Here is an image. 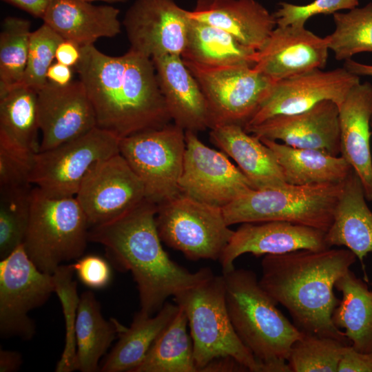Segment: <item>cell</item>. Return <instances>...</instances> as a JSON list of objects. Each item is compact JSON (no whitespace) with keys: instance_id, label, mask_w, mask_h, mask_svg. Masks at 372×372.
I'll list each match as a JSON object with an SVG mask.
<instances>
[{"instance_id":"ab89813d","label":"cell","mask_w":372,"mask_h":372,"mask_svg":"<svg viewBox=\"0 0 372 372\" xmlns=\"http://www.w3.org/2000/svg\"><path fill=\"white\" fill-rule=\"evenodd\" d=\"M36 154L0 140V189L33 185L30 179Z\"/></svg>"},{"instance_id":"8d00e7d4","label":"cell","mask_w":372,"mask_h":372,"mask_svg":"<svg viewBox=\"0 0 372 372\" xmlns=\"http://www.w3.org/2000/svg\"><path fill=\"white\" fill-rule=\"evenodd\" d=\"M336 339L303 332L292 346L287 364L291 372H337L344 347Z\"/></svg>"},{"instance_id":"9a60e30c","label":"cell","mask_w":372,"mask_h":372,"mask_svg":"<svg viewBox=\"0 0 372 372\" xmlns=\"http://www.w3.org/2000/svg\"><path fill=\"white\" fill-rule=\"evenodd\" d=\"M360 76L344 67L332 70L313 69L278 81L244 128L258 125L277 115L306 111L324 101L339 106Z\"/></svg>"},{"instance_id":"7dc6e473","label":"cell","mask_w":372,"mask_h":372,"mask_svg":"<svg viewBox=\"0 0 372 372\" xmlns=\"http://www.w3.org/2000/svg\"><path fill=\"white\" fill-rule=\"evenodd\" d=\"M202 372L216 371H248V370L232 358H221L212 360L201 370Z\"/></svg>"},{"instance_id":"f546056e","label":"cell","mask_w":372,"mask_h":372,"mask_svg":"<svg viewBox=\"0 0 372 372\" xmlns=\"http://www.w3.org/2000/svg\"><path fill=\"white\" fill-rule=\"evenodd\" d=\"M335 288L342 294L334 309L332 321L358 351L372 353V291L349 270Z\"/></svg>"},{"instance_id":"7402d4cb","label":"cell","mask_w":372,"mask_h":372,"mask_svg":"<svg viewBox=\"0 0 372 372\" xmlns=\"http://www.w3.org/2000/svg\"><path fill=\"white\" fill-rule=\"evenodd\" d=\"M338 110L341 156L360 178L366 200H372V84L366 81L354 85Z\"/></svg>"},{"instance_id":"5b68a950","label":"cell","mask_w":372,"mask_h":372,"mask_svg":"<svg viewBox=\"0 0 372 372\" xmlns=\"http://www.w3.org/2000/svg\"><path fill=\"white\" fill-rule=\"evenodd\" d=\"M185 311L198 371L215 359L232 358L248 371L264 372L261 364L242 342L230 320L223 276H213L174 296Z\"/></svg>"},{"instance_id":"4fadbf2b","label":"cell","mask_w":372,"mask_h":372,"mask_svg":"<svg viewBox=\"0 0 372 372\" xmlns=\"http://www.w3.org/2000/svg\"><path fill=\"white\" fill-rule=\"evenodd\" d=\"M185 143L181 194L223 208L254 189L227 154L207 146L196 132L185 131Z\"/></svg>"},{"instance_id":"ac0fdd59","label":"cell","mask_w":372,"mask_h":372,"mask_svg":"<svg viewBox=\"0 0 372 372\" xmlns=\"http://www.w3.org/2000/svg\"><path fill=\"white\" fill-rule=\"evenodd\" d=\"M322 230L285 221L242 223L218 260L225 273L234 269V261L245 254L260 256L331 248Z\"/></svg>"},{"instance_id":"ee69618b","label":"cell","mask_w":372,"mask_h":372,"mask_svg":"<svg viewBox=\"0 0 372 372\" xmlns=\"http://www.w3.org/2000/svg\"><path fill=\"white\" fill-rule=\"evenodd\" d=\"M81 58V48L76 43L63 40L58 45L55 59L70 67H75Z\"/></svg>"},{"instance_id":"8992f818","label":"cell","mask_w":372,"mask_h":372,"mask_svg":"<svg viewBox=\"0 0 372 372\" xmlns=\"http://www.w3.org/2000/svg\"><path fill=\"white\" fill-rule=\"evenodd\" d=\"M343 183L309 185H285L252 189L225 207L227 225L285 221L327 232L331 227Z\"/></svg>"},{"instance_id":"4dcf8cb0","label":"cell","mask_w":372,"mask_h":372,"mask_svg":"<svg viewBox=\"0 0 372 372\" xmlns=\"http://www.w3.org/2000/svg\"><path fill=\"white\" fill-rule=\"evenodd\" d=\"M184 61L219 67L245 65L254 67L256 52L240 43L227 32L191 18Z\"/></svg>"},{"instance_id":"836d02e7","label":"cell","mask_w":372,"mask_h":372,"mask_svg":"<svg viewBox=\"0 0 372 372\" xmlns=\"http://www.w3.org/2000/svg\"><path fill=\"white\" fill-rule=\"evenodd\" d=\"M31 22L24 18L7 17L0 31V96L21 85L32 33Z\"/></svg>"},{"instance_id":"7a4b0ae2","label":"cell","mask_w":372,"mask_h":372,"mask_svg":"<svg viewBox=\"0 0 372 372\" xmlns=\"http://www.w3.org/2000/svg\"><path fill=\"white\" fill-rule=\"evenodd\" d=\"M157 205L145 199L122 216L92 227L89 241L102 245L114 266L131 271L137 284L141 310L153 316L167 298L214 276L207 267L196 272L173 261L164 250L156 225Z\"/></svg>"},{"instance_id":"44dd1931","label":"cell","mask_w":372,"mask_h":372,"mask_svg":"<svg viewBox=\"0 0 372 372\" xmlns=\"http://www.w3.org/2000/svg\"><path fill=\"white\" fill-rule=\"evenodd\" d=\"M161 92L174 123L185 131L210 129V115L205 95L196 78L178 54L152 59Z\"/></svg>"},{"instance_id":"ffe728a7","label":"cell","mask_w":372,"mask_h":372,"mask_svg":"<svg viewBox=\"0 0 372 372\" xmlns=\"http://www.w3.org/2000/svg\"><path fill=\"white\" fill-rule=\"evenodd\" d=\"M329 48L304 25L276 26L256 52L254 69L276 82L327 64Z\"/></svg>"},{"instance_id":"d6986e66","label":"cell","mask_w":372,"mask_h":372,"mask_svg":"<svg viewBox=\"0 0 372 372\" xmlns=\"http://www.w3.org/2000/svg\"><path fill=\"white\" fill-rule=\"evenodd\" d=\"M245 130L259 138L281 141L298 148L321 150L334 156L340 154L339 110L331 101L293 114L277 115Z\"/></svg>"},{"instance_id":"4316f807","label":"cell","mask_w":372,"mask_h":372,"mask_svg":"<svg viewBox=\"0 0 372 372\" xmlns=\"http://www.w3.org/2000/svg\"><path fill=\"white\" fill-rule=\"evenodd\" d=\"M274 153L287 183L302 186L340 183L352 167L342 156L309 148H298L260 138Z\"/></svg>"},{"instance_id":"f907efd6","label":"cell","mask_w":372,"mask_h":372,"mask_svg":"<svg viewBox=\"0 0 372 372\" xmlns=\"http://www.w3.org/2000/svg\"><path fill=\"white\" fill-rule=\"evenodd\" d=\"M85 1H90V2L103 1V2L110 3H124L127 1V0H85Z\"/></svg>"},{"instance_id":"e0dca14e","label":"cell","mask_w":372,"mask_h":372,"mask_svg":"<svg viewBox=\"0 0 372 372\" xmlns=\"http://www.w3.org/2000/svg\"><path fill=\"white\" fill-rule=\"evenodd\" d=\"M37 107L39 152L77 138L96 127L93 106L79 80L66 85L48 81L37 91Z\"/></svg>"},{"instance_id":"52a82bcc","label":"cell","mask_w":372,"mask_h":372,"mask_svg":"<svg viewBox=\"0 0 372 372\" xmlns=\"http://www.w3.org/2000/svg\"><path fill=\"white\" fill-rule=\"evenodd\" d=\"M89 229L75 196L52 198L33 187L23 245L40 270L52 274L63 262L81 258L89 241Z\"/></svg>"},{"instance_id":"8fae6325","label":"cell","mask_w":372,"mask_h":372,"mask_svg":"<svg viewBox=\"0 0 372 372\" xmlns=\"http://www.w3.org/2000/svg\"><path fill=\"white\" fill-rule=\"evenodd\" d=\"M120 139L96 127L35 156L31 183L52 198L74 197L91 169L119 151Z\"/></svg>"},{"instance_id":"f35d334b","label":"cell","mask_w":372,"mask_h":372,"mask_svg":"<svg viewBox=\"0 0 372 372\" xmlns=\"http://www.w3.org/2000/svg\"><path fill=\"white\" fill-rule=\"evenodd\" d=\"M64 40L49 25L43 23L32 31L28 61L21 85L37 92L47 82V72L55 59L56 50Z\"/></svg>"},{"instance_id":"e575fe53","label":"cell","mask_w":372,"mask_h":372,"mask_svg":"<svg viewBox=\"0 0 372 372\" xmlns=\"http://www.w3.org/2000/svg\"><path fill=\"white\" fill-rule=\"evenodd\" d=\"M334 31L325 37L329 50L338 61L358 53L372 52V3L345 13L333 14Z\"/></svg>"},{"instance_id":"7c38bea8","label":"cell","mask_w":372,"mask_h":372,"mask_svg":"<svg viewBox=\"0 0 372 372\" xmlns=\"http://www.w3.org/2000/svg\"><path fill=\"white\" fill-rule=\"evenodd\" d=\"M55 285L52 274L40 270L23 244L0 261V335L30 340L36 326L28 316L43 305Z\"/></svg>"},{"instance_id":"5bb4252c","label":"cell","mask_w":372,"mask_h":372,"mask_svg":"<svg viewBox=\"0 0 372 372\" xmlns=\"http://www.w3.org/2000/svg\"><path fill=\"white\" fill-rule=\"evenodd\" d=\"M90 225L114 220L145 199L143 182L118 153L96 164L75 196Z\"/></svg>"},{"instance_id":"cb8c5ba5","label":"cell","mask_w":372,"mask_h":372,"mask_svg":"<svg viewBox=\"0 0 372 372\" xmlns=\"http://www.w3.org/2000/svg\"><path fill=\"white\" fill-rule=\"evenodd\" d=\"M119 13L114 6L85 0H51L42 20L64 40L81 48L120 34Z\"/></svg>"},{"instance_id":"d4e9b609","label":"cell","mask_w":372,"mask_h":372,"mask_svg":"<svg viewBox=\"0 0 372 372\" xmlns=\"http://www.w3.org/2000/svg\"><path fill=\"white\" fill-rule=\"evenodd\" d=\"M211 142L233 158L254 189L281 187L287 183L273 151L238 125L210 130Z\"/></svg>"},{"instance_id":"3957f363","label":"cell","mask_w":372,"mask_h":372,"mask_svg":"<svg viewBox=\"0 0 372 372\" xmlns=\"http://www.w3.org/2000/svg\"><path fill=\"white\" fill-rule=\"evenodd\" d=\"M357 257L348 249H300L266 255L261 261V287L290 313L302 332L350 342L332 321L340 302L333 288Z\"/></svg>"},{"instance_id":"d6a6232c","label":"cell","mask_w":372,"mask_h":372,"mask_svg":"<svg viewBox=\"0 0 372 372\" xmlns=\"http://www.w3.org/2000/svg\"><path fill=\"white\" fill-rule=\"evenodd\" d=\"M188 327L186 313L179 307L134 372H198Z\"/></svg>"},{"instance_id":"bcb514c9","label":"cell","mask_w":372,"mask_h":372,"mask_svg":"<svg viewBox=\"0 0 372 372\" xmlns=\"http://www.w3.org/2000/svg\"><path fill=\"white\" fill-rule=\"evenodd\" d=\"M72 68L59 62L52 63L47 72V79L58 85H66L72 82Z\"/></svg>"},{"instance_id":"484cf974","label":"cell","mask_w":372,"mask_h":372,"mask_svg":"<svg viewBox=\"0 0 372 372\" xmlns=\"http://www.w3.org/2000/svg\"><path fill=\"white\" fill-rule=\"evenodd\" d=\"M366 200L360 179L351 169L343 183L333 220L325 236L329 247H346L362 266L366 256L372 252V211Z\"/></svg>"},{"instance_id":"681fc988","label":"cell","mask_w":372,"mask_h":372,"mask_svg":"<svg viewBox=\"0 0 372 372\" xmlns=\"http://www.w3.org/2000/svg\"><path fill=\"white\" fill-rule=\"evenodd\" d=\"M351 73L359 76H372V65L361 63L352 59L344 61V66Z\"/></svg>"},{"instance_id":"6da1fadb","label":"cell","mask_w":372,"mask_h":372,"mask_svg":"<svg viewBox=\"0 0 372 372\" xmlns=\"http://www.w3.org/2000/svg\"><path fill=\"white\" fill-rule=\"evenodd\" d=\"M74 68L97 127L121 139L170 123L152 59L130 49L121 56H110L92 44L81 47Z\"/></svg>"},{"instance_id":"74e56055","label":"cell","mask_w":372,"mask_h":372,"mask_svg":"<svg viewBox=\"0 0 372 372\" xmlns=\"http://www.w3.org/2000/svg\"><path fill=\"white\" fill-rule=\"evenodd\" d=\"M74 273L72 264L61 265L52 273L55 293L61 304L65 328L64 348L56 364V372L77 370L76 322L80 296L77 292V283L73 280Z\"/></svg>"},{"instance_id":"f1b7e54d","label":"cell","mask_w":372,"mask_h":372,"mask_svg":"<svg viewBox=\"0 0 372 372\" xmlns=\"http://www.w3.org/2000/svg\"><path fill=\"white\" fill-rule=\"evenodd\" d=\"M125 327L115 319L103 318L92 292L82 293L76 322L77 370L98 371L101 358Z\"/></svg>"},{"instance_id":"b9f144b4","label":"cell","mask_w":372,"mask_h":372,"mask_svg":"<svg viewBox=\"0 0 372 372\" xmlns=\"http://www.w3.org/2000/svg\"><path fill=\"white\" fill-rule=\"evenodd\" d=\"M72 267L81 282L92 289L104 288L111 281L112 270L109 263L97 255L81 257Z\"/></svg>"},{"instance_id":"7bdbcfd3","label":"cell","mask_w":372,"mask_h":372,"mask_svg":"<svg viewBox=\"0 0 372 372\" xmlns=\"http://www.w3.org/2000/svg\"><path fill=\"white\" fill-rule=\"evenodd\" d=\"M338 372H372V353L357 351L351 345L344 347Z\"/></svg>"},{"instance_id":"603a6c76","label":"cell","mask_w":372,"mask_h":372,"mask_svg":"<svg viewBox=\"0 0 372 372\" xmlns=\"http://www.w3.org/2000/svg\"><path fill=\"white\" fill-rule=\"evenodd\" d=\"M188 15L227 32L255 51L277 26L273 14L256 0H197Z\"/></svg>"},{"instance_id":"30bf717a","label":"cell","mask_w":372,"mask_h":372,"mask_svg":"<svg viewBox=\"0 0 372 372\" xmlns=\"http://www.w3.org/2000/svg\"><path fill=\"white\" fill-rule=\"evenodd\" d=\"M184 62L206 99L210 130L226 125L244 127L274 83L249 65L211 67Z\"/></svg>"},{"instance_id":"9c48e42d","label":"cell","mask_w":372,"mask_h":372,"mask_svg":"<svg viewBox=\"0 0 372 372\" xmlns=\"http://www.w3.org/2000/svg\"><path fill=\"white\" fill-rule=\"evenodd\" d=\"M185 146V131L171 123L120 139V154L143 182L146 200L158 205L181 194Z\"/></svg>"},{"instance_id":"1f68e13d","label":"cell","mask_w":372,"mask_h":372,"mask_svg":"<svg viewBox=\"0 0 372 372\" xmlns=\"http://www.w3.org/2000/svg\"><path fill=\"white\" fill-rule=\"evenodd\" d=\"M39 132L35 90L19 85L0 96V140L37 154Z\"/></svg>"},{"instance_id":"277c9868","label":"cell","mask_w":372,"mask_h":372,"mask_svg":"<svg viewBox=\"0 0 372 372\" xmlns=\"http://www.w3.org/2000/svg\"><path fill=\"white\" fill-rule=\"evenodd\" d=\"M223 276L228 313L242 342L264 372H291L287 359L303 332L276 307L253 271L234 268Z\"/></svg>"},{"instance_id":"f6af8a7d","label":"cell","mask_w":372,"mask_h":372,"mask_svg":"<svg viewBox=\"0 0 372 372\" xmlns=\"http://www.w3.org/2000/svg\"><path fill=\"white\" fill-rule=\"evenodd\" d=\"M37 18L43 17L51 0H2Z\"/></svg>"},{"instance_id":"2e32d148","label":"cell","mask_w":372,"mask_h":372,"mask_svg":"<svg viewBox=\"0 0 372 372\" xmlns=\"http://www.w3.org/2000/svg\"><path fill=\"white\" fill-rule=\"evenodd\" d=\"M188 10L174 0H135L123 19L130 50L152 59L182 55L187 41Z\"/></svg>"},{"instance_id":"d590c367","label":"cell","mask_w":372,"mask_h":372,"mask_svg":"<svg viewBox=\"0 0 372 372\" xmlns=\"http://www.w3.org/2000/svg\"><path fill=\"white\" fill-rule=\"evenodd\" d=\"M34 185L0 189V258L23 244L30 219Z\"/></svg>"},{"instance_id":"816d5d0a","label":"cell","mask_w":372,"mask_h":372,"mask_svg":"<svg viewBox=\"0 0 372 372\" xmlns=\"http://www.w3.org/2000/svg\"><path fill=\"white\" fill-rule=\"evenodd\" d=\"M371 130H372V117H371Z\"/></svg>"},{"instance_id":"83f0119b","label":"cell","mask_w":372,"mask_h":372,"mask_svg":"<svg viewBox=\"0 0 372 372\" xmlns=\"http://www.w3.org/2000/svg\"><path fill=\"white\" fill-rule=\"evenodd\" d=\"M178 309V304L165 302L154 316L139 311L130 327H125L118 334V342L106 356L100 371L134 372Z\"/></svg>"},{"instance_id":"c3c4849f","label":"cell","mask_w":372,"mask_h":372,"mask_svg":"<svg viewBox=\"0 0 372 372\" xmlns=\"http://www.w3.org/2000/svg\"><path fill=\"white\" fill-rule=\"evenodd\" d=\"M22 364L20 353L0 349V372H13L17 371Z\"/></svg>"},{"instance_id":"ba28073f","label":"cell","mask_w":372,"mask_h":372,"mask_svg":"<svg viewBox=\"0 0 372 372\" xmlns=\"http://www.w3.org/2000/svg\"><path fill=\"white\" fill-rule=\"evenodd\" d=\"M155 220L162 242L195 261L219 260L234 232L221 207L183 194L158 205Z\"/></svg>"},{"instance_id":"60d3db41","label":"cell","mask_w":372,"mask_h":372,"mask_svg":"<svg viewBox=\"0 0 372 372\" xmlns=\"http://www.w3.org/2000/svg\"><path fill=\"white\" fill-rule=\"evenodd\" d=\"M359 5L358 0H314L305 5L280 2L273 13L277 26L304 25L311 17L333 14L342 10H351Z\"/></svg>"}]
</instances>
